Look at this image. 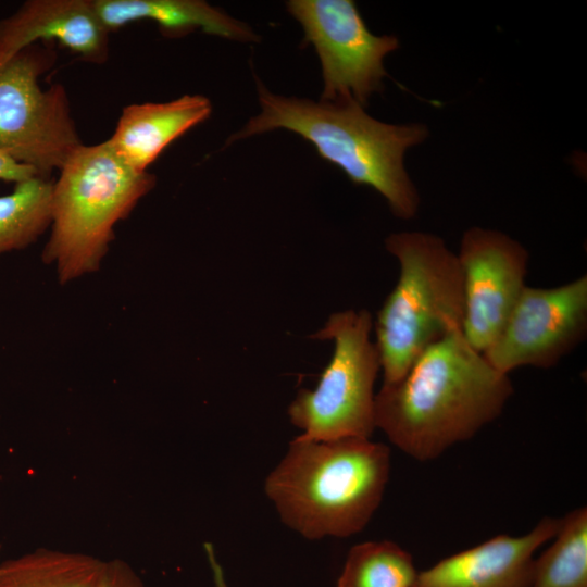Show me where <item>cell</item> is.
I'll return each mask as SVG.
<instances>
[{"instance_id":"3957f363","label":"cell","mask_w":587,"mask_h":587,"mask_svg":"<svg viewBox=\"0 0 587 587\" xmlns=\"http://www.w3.org/2000/svg\"><path fill=\"white\" fill-rule=\"evenodd\" d=\"M261 113L227 141L275 128L297 133L316 149L319 155L337 165L355 184L374 188L386 200L394 215L410 220L419 211L420 197L404 165L407 149L428 136L423 124L392 125L370 116L350 99L314 102L274 95L258 82Z\"/></svg>"},{"instance_id":"ac0fdd59","label":"cell","mask_w":587,"mask_h":587,"mask_svg":"<svg viewBox=\"0 0 587 587\" xmlns=\"http://www.w3.org/2000/svg\"><path fill=\"white\" fill-rule=\"evenodd\" d=\"M419 572L411 554L390 540L353 546L337 587H414Z\"/></svg>"},{"instance_id":"ba28073f","label":"cell","mask_w":587,"mask_h":587,"mask_svg":"<svg viewBox=\"0 0 587 587\" xmlns=\"http://www.w3.org/2000/svg\"><path fill=\"white\" fill-rule=\"evenodd\" d=\"M288 12L301 24L322 65V100H354L362 107L382 91L385 57L397 50L394 36H375L351 0H291Z\"/></svg>"},{"instance_id":"44dd1931","label":"cell","mask_w":587,"mask_h":587,"mask_svg":"<svg viewBox=\"0 0 587 587\" xmlns=\"http://www.w3.org/2000/svg\"><path fill=\"white\" fill-rule=\"evenodd\" d=\"M204 550L211 567L214 587H229L227 585L223 567L221 566L213 546L209 542L204 544Z\"/></svg>"},{"instance_id":"7c38bea8","label":"cell","mask_w":587,"mask_h":587,"mask_svg":"<svg viewBox=\"0 0 587 587\" xmlns=\"http://www.w3.org/2000/svg\"><path fill=\"white\" fill-rule=\"evenodd\" d=\"M36 43H59L89 63L109 58V30L92 0H27L0 20V55Z\"/></svg>"},{"instance_id":"e0dca14e","label":"cell","mask_w":587,"mask_h":587,"mask_svg":"<svg viewBox=\"0 0 587 587\" xmlns=\"http://www.w3.org/2000/svg\"><path fill=\"white\" fill-rule=\"evenodd\" d=\"M553 542L534 559L530 587H587V509L561 519Z\"/></svg>"},{"instance_id":"52a82bcc","label":"cell","mask_w":587,"mask_h":587,"mask_svg":"<svg viewBox=\"0 0 587 587\" xmlns=\"http://www.w3.org/2000/svg\"><path fill=\"white\" fill-rule=\"evenodd\" d=\"M57 59L53 43L0 55V148L48 178L82 145L64 86L40 85Z\"/></svg>"},{"instance_id":"8992f818","label":"cell","mask_w":587,"mask_h":587,"mask_svg":"<svg viewBox=\"0 0 587 587\" xmlns=\"http://www.w3.org/2000/svg\"><path fill=\"white\" fill-rule=\"evenodd\" d=\"M373 322L366 310L329 316L311 336L332 339L335 349L314 390L301 389L288 408L291 423L313 439L370 438L375 426L374 384L380 369Z\"/></svg>"},{"instance_id":"5b68a950","label":"cell","mask_w":587,"mask_h":587,"mask_svg":"<svg viewBox=\"0 0 587 587\" xmlns=\"http://www.w3.org/2000/svg\"><path fill=\"white\" fill-rule=\"evenodd\" d=\"M385 245L400 268L375 323L384 385H390L427 347L462 330L464 300L458 257L442 238L401 232L391 234Z\"/></svg>"},{"instance_id":"9a60e30c","label":"cell","mask_w":587,"mask_h":587,"mask_svg":"<svg viewBox=\"0 0 587 587\" xmlns=\"http://www.w3.org/2000/svg\"><path fill=\"white\" fill-rule=\"evenodd\" d=\"M105 569L89 555L37 550L0 564V587H99Z\"/></svg>"},{"instance_id":"d6986e66","label":"cell","mask_w":587,"mask_h":587,"mask_svg":"<svg viewBox=\"0 0 587 587\" xmlns=\"http://www.w3.org/2000/svg\"><path fill=\"white\" fill-rule=\"evenodd\" d=\"M34 176L40 175L32 166L18 162L0 148V180L16 184Z\"/></svg>"},{"instance_id":"8fae6325","label":"cell","mask_w":587,"mask_h":587,"mask_svg":"<svg viewBox=\"0 0 587 587\" xmlns=\"http://www.w3.org/2000/svg\"><path fill=\"white\" fill-rule=\"evenodd\" d=\"M561 519L544 517L522 536L499 535L419 572L414 587H530L535 553Z\"/></svg>"},{"instance_id":"6da1fadb","label":"cell","mask_w":587,"mask_h":587,"mask_svg":"<svg viewBox=\"0 0 587 587\" xmlns=\"http://www.w3.org/2000/svg\"><path fill=\"white\" fill-rule=\"evenodd\" d=\"M513 395L462 330L427 347L395 384L375 395V426L401 451L430 461L495 421Z\"/></svg>"},{"instance_id":"ffe728a7","label":"cell","mask_w":587,"mask_h":587,"mask_svg":"<svg viewBox=\"0 0 587 587\" xmlns=\"http://www.w3.org/2000/svg\"><path fill=\"white\" fill-rule=\"evenodd\" d=\"M99 587H145L137 575L121 562L107 563L105 573Z\"/></svg>"},{"instance_id":"30bf717a","label":"cell","mask_w":587,"mask_h":587,"mask_svg":"<svg viewBox=\"0 0 587 587\" xmlns=\"http://www.w3.org/2000/svg\"><path fill=\"white\" fill-rule=\"evenodd\" d=\"M457 257L463 280L462 333L474 349L484 352L526 286L529 254L504 233L471 227L462 236Z\"/></svg>"},{"instance_id":"277c9868","label":"cell","mask_w":587,"mask_h":587,"mask_svg":"<svg viewBox=\"0 0 587 587\" xmlns=\"http://www.w3.org/2000/svg\"><path fill=\"white\" fill-rule=\"evenodd\" d=\"M154 185L153 174L133 170L108 140L72 151L53 183L51 233L41 254L61 285L99 271L114 226Z\"/></svg>"},{"instance_id":"7a4b0ae2","label":"cell","mask_w":587,"mask_h":587,"mask_svg":"<svg viewBox=\"0 0 587 587\" xmlns=\"http://www.w3.org/2000/svg\"><path fill=\"white\" fill-rule=\"evenodd\" d=\"M390 450L370 438H295L267 475L265 494L280 520L307 539L349 537L379 507Z\"/></svg>"},{"instance_id":"9c48e42d","label":"cell","mask_w":587,"mask_h":587,"mask_svg":"<svg viewBox=\"0 0 587 587\" xmlns=\"http://www.w3.org/2000/svg\"><path fill=\"white\" fill-rule=\"evenodd\" d=\"M587 334V275L552 288L525 286L500 333L482 352L497 371L550 369Z\"/></svg>"},{"instance_id":"5bb4252c","label":"cell","mask_w":587,"mask_h":587,"mask_svg":"<svg viewBox=\"0 0 587 587\" xmlns=\"http://www.w3.org/2000/svg\"><path fill=\"white\" fill-rule=\"evenodd\" d=\"M92 2L97 15L109 33L134 22L149 20L167 37H180L200 29L205 34L232 40H258L248 25L201 0H92Z\"/></svg>"},{"instance_id":"4fadbf2b","label":"cell","mask_w":587,"mask_h":587,"mask_svg":"<svg viewBox=\"0 0 587 587\" xmlns=\"http://www.w3.org/2000/svg\"><path fill=\"white\" fill-rule=\"evenodd\" d=\"M212 112L208 98L184 95L167 102L134 103L122 110L108 139L115 153L133 170L147 172L161 152Z\"/></svg>"},{"instance_id":"2e32d148","label":"cell","mask_w":587,"mask_h":587,"mask_svg":"<svg viewBox=\"0 0 587 587\" xmlns=\"http://www.w3.org/2000/svg\"><path fill=\"white\" fill-rule=\"evenodd\" d=\"M53 182L34 176L0 196V254L34 243L52 223Z\"/></svg>"}]
</instances>
